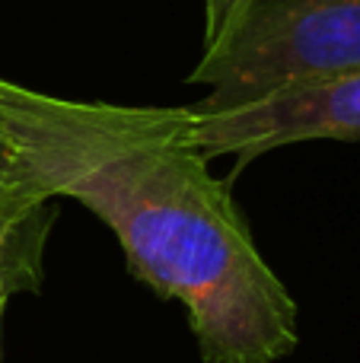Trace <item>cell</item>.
<instances>
[{
    "label": "cell",
    "mask_w": 360,
    "mask_h": 363,
    "mask_svg": "<svg viewBox=\"0 0 360 363\" xmlns=\"http://www.w3.org/2000/svg\"><path fill=\"white\" fill-rule=\"evenodd\" d=\"M0 131L55 201L115 233L140 284L189 315L208 363H278L297 303L195 144L189 106L64 99L0 77Z\"/></svg>",
    "instance_id": "cell-1"
},
{
    "label": "cell",
    "mask_w": 360,
    "mask_h": 363,
    "mask_svg": "<svg viewBox=\"0 0 360 363\" xmlns=\"http://www.w3.org/2000/svg\"><path fill=\"white\" fill-rule=\"evenodd\" d=\"M360 70V0H249L201 45L189 80L208 86L198 115Z\"/></svg>",
    "instance_id": "cell-2"
},
{
    "label": "cell",
    "mask_w": 360,
    "mask_h": 363,
    "mask_svg": "<svg viewBox=\"0 0 360 363\" xmlns=\"http://www.w3.org/2000/svg\"><path fill=\"white\" fill-rule=\"evenodd\" d=\"M303 140H360V70L281 89L230 112H195V144L208 160L236 157L249 166Z\"/></svg>",
    "instance_id": "cell-3"
},
{
    "label": "cell",
    "mask_w": 360,
    "mask_h": 363,
    "mask_svg": "<svg viewBox=\"0 0 360 363\" xmlns=\"http://www.w3.org/2000/svg\"><path fill=\"white\" fill-rule=\"evenodd\" d=\"M55 204L0 131V315L13 296L42 287L45 245L57 217Z\"/></svg>",
    "instance_id": "cell-4"
},
{
    "label": "cell",
    "mask_w": 360,
    "mask_h": 363,
    "mask_svg": "<svg viewBox=\"0 0 360 363\" xmlns=\"http://www.w3.org/2000/svg\"><path fill=\"white\" fill-rule=\"evenodd\" d=\"M249 0H204V45H210Z\"/></svg>",
    "instance_id": "cell-5"
},
{
    "label": "cell",
    "mask_w": 360,
    "mask_h": 363,
    "mask_svg": "<svg viewBox=\"0 0 360 363\" xmlns=\"http://www.w3.org/2000/svg\"><path fill=\"white\" fill-rule=\"evenodd\" d=\"M0 363H4V315H0Z\"/></svg>",
    "instance_id": "cell-6"
}]
</instances>
